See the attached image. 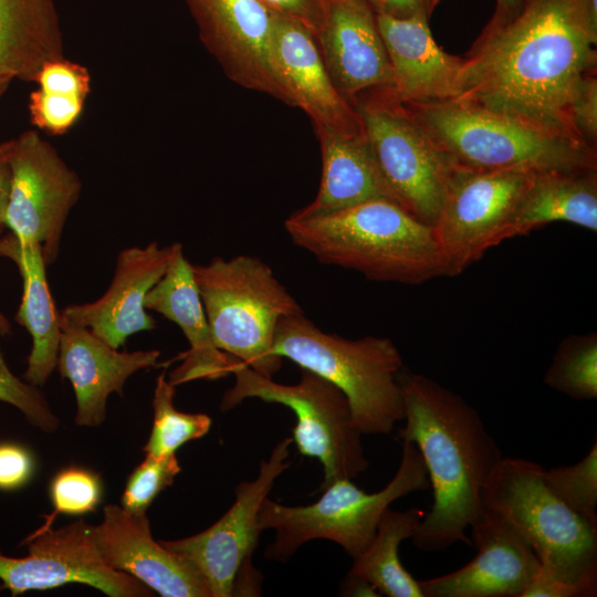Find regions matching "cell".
Returning a JSON list of instances; mask_svg holds the SVG:
<instances>
[{"instance_id":"1","label":"cell","mask_w":597,"mask_h":597,"mask_svg":"<svg viewBox=\"0 0 597 597\" xmlns=\"http://www.w3.org/2000/svg\"><path fill=\"white\" fill-rule=\"evenodd\" d=\"M596 44L594 0H527L506 23L483 29L464 56L455 100L583 144L570 109L584 78L597 71Z\"/></svg>"},{"instance_id":"2","label":"cell","mask_w":597,"mask_h":597,"mask_svg":"<svg viewBox=\"0 0 597 597\" xmlns=\"http://www.w3.org/2000/svg\"><path fill=\"white\" fill-rule=\"evenodd\" d=\"M398 383L406 421L398 438L419 450L433 494L412 543L425 552L444 551L458 542L472 545L465 531L486 510L485 492L503 459L501 450L479 412L460 395L404 367Z\"/></svg>"},{"instance_id":"3","label":"cell","mask_w":597,"mask_h":597,"mask_svg":"<svg viewBox=\"0 0 597 597\" xmlns=\"http://www.w3.org/2000/svg\"><path fill=\"white\" fill-rule=\"evenodd\" d=\"M284 229L320 262L355 270L370 281L413 285L447 275L433 228L387 199L318 217L291 214Z\"/></svg>"},{"instance_id":"4","label":"cell","mask_w":597,"mask_h":597,"mask_svg":"<svg viewBox=\"0 0 597 597\" xmlns=\"http://www.w3.org/2000/svg\"><path fill=\"white\" fill-rule=\"evenodd\" d=\"M399 103L454 168H597V151L503 114L457 100Z\"/></svg>"},{"instance_id":"5","label":"cell","mask_w":597,"mask_h":597,"mask_svg":"<svg viewBox=\"0 0 597 597\" xmlns=\"http://www.w3.org/2000/svg\"><path fill=\"white\" fill-rule=\"evenodd\" d=\"M274 353L336 386L346 397L362 434H390L404 420L398 374L401 355L390 338L347 339L323 332L303 313L277 324Z\"/></svg>"},{"instance_id":"6","label":"cell","mask_w":597,"mask_h":597,"mask_svg":"<svg viewBox=\"0 0 597 597\" xmlns=\"http://www.w3.org/2000/svg\"><path fill=\"white\" fill-rule=\"evenodd\" d=\"M192 270L216 346L272 378L283 362L275 331L281 318L303 313L297 301L256 256H216Z\"/></svg>"},{"instance_id":"7","label":"cell","mask_w":597,"mask_h":597,"mask_svg":"<svg viewBox=\"0 0 597 597\" xmlns=\"http://www.w3.org/2000/svg\"><path fill=\"white\" fill-rule=\"evenodd\" d=\"M544 468L523 458H503L485 492V507L504 517L530 544L541 567L597 593V524L580 517L545 485Z\"/></svg>"},{"instance_id":"8","label":"cell","mask_w":597,"mask_h":597,"mask_svg":"<svg viewBox=\"0 0 597 597\" xmlns=\"http://www.w3.org/2000/svg\"><path fill=\"white\" fill-rule=\"evenodd\" d=\"M430 486L425 461L410 441H402V454L391 481L380 491L366 493L350 479H338L325 488L313 504L287 506L263 500L258 513L260 531L273 528L274 542L265 557L284 562L312 540L337 543L354 561L371 542L380 516L407 494Z\"/></svg>"},{"instance_id":"9","label":"cell","mask_w":597,"mask_h":597,"mask_svg":"<svg viewBox=\"0 0 597 597\" xmlns=\"http://www.w3.org/2000/svg\"><path fill=\"white\" fill-rule=\"evenodd\" d=\"M232 375L234 385L224 392L220 409L230 410L249 398L292 409L296 417L292 439L298 452L317 459L323 467L324 478L318 491L338 479L353 480L368 469L362 433L353 421L349 404L332 383L302 369L297 384L283 385L244 363Z\"/></svg>"},{"instance_id":"10","label":"cell","mask_w":597,"mask_h":597,"mask_svg":"<svg viewBox=\"0 0 597 597\" xmlns=\"http://www.w3.org/2000/svg\"><path fill=\"white\" fill-rule=\"evenodd\" d=\"M355 108L395 202L432 227L454 167L406 113L391 90L362 98Z\"/></svg>"},{"instance_id":"11","label":"cell","mask_w":597,"mask_h":597,"mask_svg":"<svg viewBox=\"0 0 597 597\" xmlns=\"http://www.w3.org/2000/svg\"><path fill=\"white\" fill-rule=\"evenodd\" d=\"M536 170L454 168L432 226L454 276L504 241L505 231Z\"/></svg>"},{"instance_id":"12","label":"cell","mask_w":597,"mask_h":597,"mask_svg":"<svg viewBox=\"0 0 597 597\" xmlns=\"http://www.w3.org/2000/svg\"><path fill=\"white\" fill-rule=\"evenodd\" d=\"M11 188L6 227L22 244L42 247L46 265L56 260L62 232L82 181L36 129L12 138Z\"/></svg>"},{"instance_id":"13","label":"cell","mask_w":597,"mask_h":597,"mask_svg":"<svg viewBox=\"0 0 597 597\" xmlns=\"http://www.w3.org/2000/svg\"><path fill=\"white\" fill-rule=\"evenodd\" d=\"M53 520L46 515L43 525L22 541L28 555L11 557L0 549V580L13 596L73 583L111 597L153 596L148 586L104 562L93 525L80 519L54 530Z\"/></svg>"},{"instance_id":"14","label":"cell","mask_w":597,"mask_h":597,"mask_svg":"<svg viewBox=\"0 0 597 597\" xmlns=\"http://www.w3.org/2000/svg\"><path fill=\"white\" fill-rule=\"evenodd\" d=\"M292 438L281 440L269 459L261 460L255 480L235 488L231 507L210 527L180 540L159 543L182 559L202 582L211 597H230L245 564L255 549L258 513L275 480L291 464L287 461Z\"/></svg>"},{"instance_id":"15","label":"cell","mask_w":597,"mask_h":597,"mask_svg":"<svg viewBox=\"0 0 597 597\" xmlns=\"http://www.w3.org/2000/svg\"><path fill=\"white\" fill-rule=\"evenodd\" d=\"M200 41L243 88L297 107L273 48V12L259 0H185Z\"/></svg>"},{"instance_id":"16","label":"cell","mask_w":597,"mask_h":597,"mask_svg":"<svg viewBox=\"0 0 597 597\" xmlns=\"http://www.w3.org/2000/svg\"><path fill=\"white\" fill-rule=\"evenodd\" d=\"M476 555L463 567L419 580L425 597H523L541 568L524 537L504 517L485 510L471 527Z\"/></svg>"},{"instance_id":"17","label":"cell","mask_w":597,"mask_h":597,"mask_svg":"<svg viewBox=\"0 0 597 597\" xmlns=\"http://www.w3.org/2000/svg\"><path fill=\"white\" fill-rule=\"evenodd\" d=\"M316 38L336 87L354 107L373 93L392 90L391 64L366 0H327Z\"/></svg>"},{"instance_id":"18","label":"cell","mask_w":597,"mask_h":597,"mask_svg":"<svg viewBox=\"0 0 597 597\" xmlns=\"http://www.w3.org/2000/svg\"><path fill=\"white\" fill-rule=\"evenodd\" d=\"M175 245L151 242L124 249L117 255L107 291L94 302L67 305L61 317L90 328L115 348L133 334L155 328L156 321L146 312L145 300L165 274Z\"/></svg>"},{"instance_id":"19","label":"cell","mask_w":597,"mask_h":597,"mask_svg":"<svg viewBox=\"0 0 597 597\" xmlns=\"http://www.w3.org/2000/svg\"><path fill=\"white\" fill-rule=\"evenodd\" d=\"M94 534L98 552L111 568L135 577L160 596L211 597L191 568L153 538L146 513L134 514L107 504Z\"/></svg>"},{"instance_id":"20","label":"cell","mask_w":597,"mask_h":597,"mask_svg":"<svg viewBox=\"0 0 597 597\" xmlns=\"http://www.w3.org/2000/svg\"><path fill=\"white\" fill-rule=\"evenodd\" d=\"M61 342L56 368L72 384L75 423L97 427L106 417L111 394L123 395L126 380L136 371L157 364L160 352H119L90 328L61 317Z\"/></svg>"},{"instance_id":"21","label":"cell","mask_w":597,"mask_h":597,"mask_svg":"<svg viewBox=\"0 0 597 597\" xmlns=\"http://www.w3.org/2000/svg\"><path fill=\"white\" fill-rule=\"evenodd\" d=\"M273 48L297 107L314 126L346 136L365 135L359 113L336 87L312 30L297 20L273 13Z\"/></svg>"},{"instance_id":"22","label":"cell","mask_w":597,"mask_h":597,"mask_svg":"<svg viewBox=\"0 0 597 597\" xmlns=\"http://www.w3.org/2000/svg\"><path fill=\"white\" fill-rule=\"evenodd\" d=\"M145 306L176 323L189 343V350L181 355V364L170 374L169 381L174 386L223 378L232 375L242 363L216 346L192 264L186 259L180 243H176L165 274L147 293Z\"/></svg>"},{"instance_id":"23","label":"cell","mask_w":597,"mask_h":597,"mask_svg":"<svg viewBox=\"0 0 597 597\" xmlns=\"http://www.w3.org/2000/svg\"><path fill=\"white\" fill-rule=\"evenodd\" d=\"M375 15L392 69L391 93L399 102H440L460 95L465 57L444 52L428 20Z\"/></svg>"},{"instance_id":"24","label":"cell","mask_w":597,"mask_h":597,"mask_svg":"<svg viewBox=\"0 0 597 597\" xmlns=\"http://www.w3.org/2000/svg\"><path fill=\"white\" fill-rule=\"evenodd\" d=\"M314 128L322 153L321 185L314 200L292 214L318 217L375 199L395 202L366 135L346 136L320 125Z\"/></svg>"},{"instance_id":"25","label":"cell","mask_w":597,"mask_h":597,"mask_svg":"<svg viewBox=\"0 0 597 597\" xmlns=\"http://www.w3.org/2000/svg\"><path fill=\"white\" fill-rule=\"evenodd\" d=\"M0 255L11 259L22 277V300L14 318L32 337L23 378L41 387L56 368L62 335L61 313L54 305L46 281L48 265L42 247L38 243L22 244L8 233L0 235Z\"/></svg>"},{"instance_id":"26","label":"cell","mask_w":597,"mask_h":597,"mask_svg":"<svg viewBox=\"0 0 597 597\" xmlns=\"http://www.w3.org/2000/svg\"><path fill=\"white\" fill-rule=\"evenodd\" d=\"M555 221L597 231V168L536 171L523 193L504 240Z\"/></svg>"},{"instance_id":"27","label":"cell","mask_w":597,"mask_h":597,"mask_svg":"<svg viewBox=\"0 0 597 597\" xmlns=\"http://www.w3.org/2000/svg\"><path fill=\"white\" fill-rule=\"evenodd\" d=\"M63 49L55 0H0V74L34 82Z\"/></svg>"},{"instance_id":"28","label":"cell","mask_w":597,"mask_h":597,"mask_svg":"<svg viewBox=\"0 0 597 597\" xmlns=\"http://www.w3.org/2000/svg\"><path fill=\"white\" fill-rule=\"evenodd\" d=\"M425 511L385 510L367 548L354 559L350 574L371 584L388 597H425L412 575L402 566L398 551L402 541L415 534Z\"/></svg>"},{"instance_id":"29","label":"cell","mask_w":597,"mask_h":597,"mask_svg":"<svg viewBox=\"0 0 597 597\" xmlns=\"http://www.w3.org/2000/svg\"><path fill=\"white\" fill-rule=\"evenodd\" d=\"M175 387L165 371L158 375L153 398V427L143 448L145 455L175 454L182 444L203 437L210 430L212 420L208 415L176 409Z\"/></svg>"},{"instance_id":"30","label":"cell","mask_w":597,"mask_h":597,"mask_svg":"<svg viewBox=\"0 0 597 597\" xmlns=\"http://www.w3.org/2000/svg\"><path fill=\"white\" fill-rule=\"evenodd\" d=\"M544 383L574 400L597 398V335H570L557 347Z\"/></svg>"},{"instance_id":"31","label":"cell","mask_w":597,"mask_h":597,"mask_svg":"<svg viewBox=\"0 0 597 597\" xmlns=\"http://www.w3.org/2000/svg\"><path fill=\"white\" fill-rule=\"evenodd\" d=\"M547 489L569 510L597 524V443L576 464L543 471Z\"/></svg>"},{"instance_id":"32","label":"cell","mask_w":597,"mask_h":597,"mask_svg":"<svg viewBox=\"0 0 597 597\" xmlns=\"http://www.w3.org/2000/svg\"><path fill=\"white\" fill-rule=\"evenodd\" d=\"M50 499L56 514L84 515L94 512L103 498V483L97 473L86 468L67 467L50 482Z\"/></svg>"},{"instance_id":"33","label":"cell","mask_w":597,"mask_h":597,"mask_svg":"<svg viewBox=\"0 0 597 597\" xmlns=\"http://www.w3.org/2000/svg\"><path fill=\"white\" fill-rule=\"evenodd\" d=\"M180 470L176 453L145 455L127 479L121 506L129 513H146L157 495L174 483Z\"/></svg>"},{"instance_id":"34","label":"cell","mask_w":597,"mask_h":597,"mask_svg":"<svg viewBox=\"0 0 597 597\" xmlns=\"http://www.w3.org/2000/svg\"><path fill=\"white\" fill-rule=\"evenodd\" d=\"M0 401L19 409L31 426L44 432L59 428V418L52 411L38 387L18 378L8 367L0 345Z\"/></svg>"},{"instance_id":"35","label":"cell","mask_w":597,"mask_h":597,"mask_svg":"<svg viewBox=\"0 0 597 597\" xmlns=\"http://www.w3.org/2000/svg\"><path fill=\"white\" fill-rule=\"evenodd\" d=\"M85 98L59 93L33 90L29 95L31 124L49 135L66 134L81 117Z\"/></svg>"},{"instance_id":"36","label":"cell","mask_w":597,"mask_h":597,"mask_svg":"<svg viewBox=\"0 0 597 597\" xmlns=\"http://www.w3.org/2000/svg\"><path fill=\"white\" fill-rule=\"evenodd\" d=\"M34 82L45 92L85 100L91 92V74L87 67L65 56L44 62Z\"/></svg>"},{"instance_id":"37","label":"cell","mask_w":597,"mask_h":597,"mask_svg":"<svg viewBox=\"0 0 597 597\" xmlns=\"http://www.w3.org/2000/svg\"><path fill=\"white\" fill-rule=\"evenodd\" d=\"M570 123L576 137L597 151V71L584 78L572 105Z\"/></svg>"},{"instance_id":"38","label":"cell","mask_w":597,"mask_h":597,"mask_svg":"<svg viewBox=\"0 0 597 597\" xmlns=\"http://www.w3.org/2000/svg\"><path fill=\"white\" fill-rule=\"evenodd\" d=\"M35 470V461L24 446L15 442H0V490L14 491L30 482Z\"/></svg>"},{"instance_id":"39","label":"cell","mask_w":597,"mask_h":597,"mask_svg":"<svg viewBox=\"0 0 597 597\" xmlns=\"http://www.w3.org/2000/svg\"><path fill=\"white\" fill-rule=\"evenodd\" d=\"M271 12L300 21L316 36L323 28L327 0H259Z\"/></svg>"},{"instance_id":"40","label":"cell","mask_w":597,"mask_h":597,"mask_svg":"<svg viewBox=\"0 0 597 597\" xmlns=\"http://www.w3.org/2000/svg\"><path fill=\"white\" fill-rule=\"evenodd\" d=\"M375 14L429 20L440 0H366Z\"/></svg>"},{"instance_id":"41","label":"cell","mask_w":597,"mask_h":597,"mask_svg":"<svg viewBox=\"0 0 597 597\" xmlns=\"http://www.w3.org/2000/svg\"><path fill=\"white\" fill-rule=\"evenodd\" d=\"M523 597H583L582 593L553 575L542 567L533 578L523 594Z\"/></svg>"},{"instance_id":"42","label":"cell","mask_w":597,"mask_h":597,"mask_svg":"<svg viewBox=\"0 0 597 597\" xmlns=\"http://www.w3.org/2000/svg\"><path fill=\"white\" fill-rule=\"evenodd\" d=\"M12 138L0 143V234L6 227V213L11 188Z\"/></svg>"},{"instance_id":"43","label":"cell","mask_w":597,"mask_h":597,"mask_svg":"<svg viewBox=\"0 0 597 597\" xmlns=\"http://www.w3.org/2000/svg\"><path fill=\"white\" fill-rule=\"evenodd\" d=\"M493 15L485 25V29L498 28L513 19L524 7L527 0H495Z\"/></svg>"},{"instance_id":"44","label":"cell","mask_w":597,"mask_h":597,"mask_svg":"<svg viewBox=\"0 0 597 597\" xmlns=\"http://www.w3.org/2000/svg\"><path fill=\"white\" fill-rule=\"evenodd\" d=\"M342 594L345 596H380L371 584L350 573L342 585Z\"/></svg>"},{"instance_id":"45","label":"cell","mask_w":597,"mask_h":597,"mask_svg":"<svg viewBox=\"0 0 597 597\" xmlns=\"http://www.w3.org/2000/svg\"><path fill=\"white\" fill-rule=\"evenodd\" d=\"M13 78L9 75H6V74H0V100L2 98V96L4 95V93L7 92L11 81Z\"/></svg>"},{"instance_id":"46","label":"cell","mask_w":597,"mask_h":597,"mask_svg":"<svg viewBox=\"0 0 597 597\" xmlns=\"http://www.w3.org/2000/svg\"><path fill=\"white\" fill-rule=\"evenodd\" d=\"M9 332H10V324L8 320L0 313V334H8Z\"/></svg>"},{"instance_id":"47","label":"cell","mask_w":597,"mask_h":597,"mask_svg":"<svg viewBox=\"0 0 597 597\" xmlns=\"http://www.w3.org/2000/svg\"><path fill=\"white\" fill-rule=\"evenodd\" d=\"M595 2H597V0H594Z\"/></svg>"}]
</instances>
